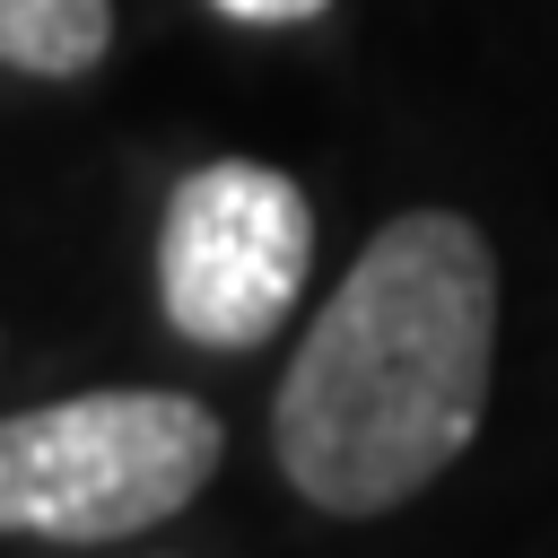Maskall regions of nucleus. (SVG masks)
Masks as SVG:
<instances>
[{
    "mask_svg": "<svg viewBox=\"0 0 558 558\" xmlns=\"http://www.w3.org/2000/svg\"><path fill=\"white\" fill-rule=\"evenodd\" d=\"M497 366V253L453 209H401L323 296L270 401V453L323 514L418 497L480 436Z\"/></svg>",
    "mask_w": 558,
    "mask_h": 558,
    "instance_id": "nucleus-1",
    "label": "nucleus"
},
{
    "mask_svg": "<svg viewBox=\"0 0 558 558\" xmlns=\"http://www.w3.org/2000/svg\"><path fill=\"white\" fill-rule=\"evenodd\" d=\"M227 453L192 392H70L0 427V523L35 541H131L183 514Z\"/></svg>",
    "mask_w": 558,
    "mask_h": 558,
    "instance_id": "nucleus-2",
    "label": "nucleus"
},
{
    "mask_svg": "<svg viewBox=\"0 0 558 558\" xmlns=\"http://www.w3.org/2000/svg\"><path fill=\"white\" fill-rule=\"evenodd\" d=\"M314 270V209L296 174L253 157H209L166 192L157 218V305L192 349H262Z\"/></svg>",
    "mask_w": 558,
    "mask_h": 558,
    "instance_id": "nucleus-3",
    "label": "nucleus"
},
{
    "mask_svg": "<svg viewBox=\"0 0 558 558\" xmlns=\"http://www.w3.org/2000/svg\"><path fill=\"white\" fill-rule=\"evenodd\" d=\"M113 44V0H0V61L26 78H78Z\"/></svg>",
    "mask_w": 558,
    "mask_h": 558,
    "instance_id": "nucleus-4",
    "label": "nucleus"
},
{
    "mask_svg": "<svg viewBox=\"0 0 558 558\" xmlns=\"http://www.w3.org/2000/svg\"><path fill=\"white\" fill-rule=\"evenodd\" d=\"M209 9H227L244 26H296V17H323L331 0H209Z\"/></svg>",
    "mask_w": 558,
    "mask_h": 558,
    "instance_id": "nucleus-5",
    "label": "nucleus"
}]
</instances>
